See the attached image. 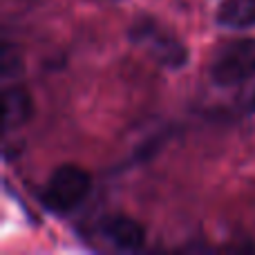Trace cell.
<instances>
[{"mask_svg":"<svg viewBox=\"0 0 255 255\" xmlns=\"http://www.w3.org/2000/svg\"><path fill=\"white\" fill-rule=\"evenodd\" d=\"M90 188H92V179L90 175L79 166H65L56 168L54 175L43 188V204L49 211L56 213H70L88 197Z\"/></svg>","mask_w":255,"mask_h":255,"instance_id":"obj_1","label":"cell"},{"mask_svg":"<svg viewBox=\"0 0 255 255\" xmlns=\"http://www.w3.org/2000/svg\"><path fill=\"white\" fill-rule=\"evenodd\" d=\"M255 76V38H238L215 54L211 65L213 83L233 88Z\"/></svg>","mask_w":255,"mask_h":255,"instance_id":"obj_2","label":"cell"},{"mask_svg":"<svg viewBox=\"0 0 255 255\" xmlns=\"http://www.w3.org/2000/svg\"><path fill=\"white\" fill-rule=\"evenodd\" d=\"M136 40H143L152 47L154 56L168 67H181L188 58V52H186L184 43L179 38H175L172 34L163 29H157L154 25L145 22V25H139V29L134 31Z\"/></svg>","mask_w":255,"mask_h":255,"instance_id":"obj_3","label":"cell"},{"mask_svg":"<svg viewBox=\"0 0 255 255\" xmlns=\"http://www.w3.org/2000/svg\"><path fill=\"white\" fill-rule=\"evenodd\" d=\"M103 235L121 251H139L145 244V231L136 220L128 215H112L103 222Z\"/></svg>","mask_w":255,"mask_h":255,"instance_id":"obj_4","label":"cell"},{"mask_svg":"<svg viewBox=\"0 0 255 255\" xmlns=\"http://www.w3.org/2000/svg\"><path fill=\"white\" fill-rule=\"evenodd\" d=\"M31 99L22 88H9L4 90L2 97V115H4V130H13V128L22 126L31 117Z\"/></svg>","mask_w":255,"mask_h":255,"instance_id":"obj_5","label":"cell"},{"mask_svg":"<svg viewBox=\"0 0 255 255\" xmlns=\"http://www.w3.org/2000/svg\"><path fill=\"white\" fill-rule=\"evenodd\" d=\"M217 22L231 29H247L255 25V0H224L217 9Z\"/></svg>","mask_w":255,"mask_h":255,"instance_id":"obj_6","label":"cell"}]
</instances>
